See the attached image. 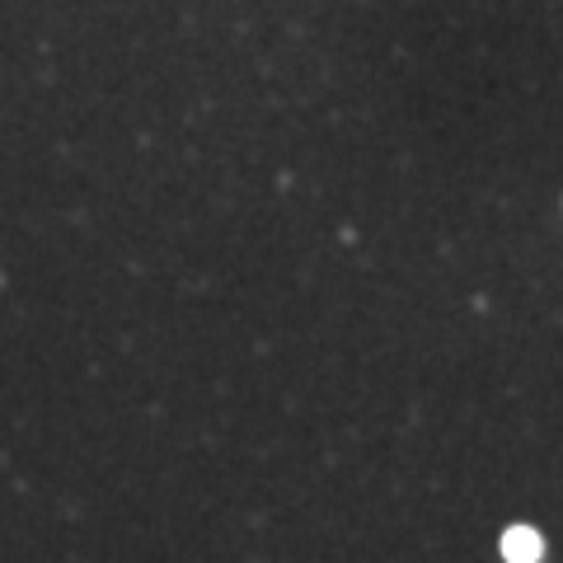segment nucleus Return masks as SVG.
Masks as SVG:
<instances>
[{"label":"nucleus","mask_w":563,"mask_h":563,"mask_svg":"<svg viewBox=\"0 0 563 563\" xmlns=\"http://www.w3.org/2000/svg\"><path fill=\"white\" fill-rule=\"evenodd\" d=\"M503 554H507V563H536L540 559V536L531 531V526H512V531L503 536Z\"/></svg>","instance_id":"obj_1"}]
</instances>
